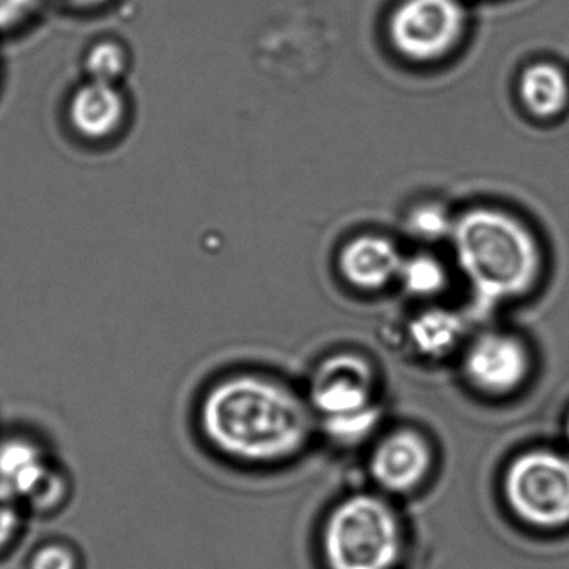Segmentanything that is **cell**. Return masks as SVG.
<instances>
[{"instance_id":"6da1fadb","label":"cell","mask_w":569,"mask_h":569,"mask_svg":"<svg viewBox=\"0 0 569 569\" xmlns=\"http://www.w3.org/2000/svg\"><path fill=\"white\" fill-rule=\"evenodd\" d=\"M209 441L231 458L274 462L291 458L311 436L305 402L284 386L238 376L214 386L201 409Z\"/></svg>"},{"instance_id":"7a4b0ae2","label":"cell","mask_w":569,"mask_h":569,"mask_svg":"<svg viewBox=\"0 0 569 569\" xmlns=\"http://www.w3.org/2000/svg\"><path fill=\"white\" fill-rule=\"evenodd\" d=\"M456 264L479 301H516L538 284L541 248L518 216L479 206L455 218L451 238Z\"/></svg>"},{"instance_id":"3957f363","label":"cell","mask_w":569,"mask_h":569,"mask_svg":"<svg viewBox=\"0 0 569 569\" xmlns=\"http://www.w3.org/2000/svg\"><path fill=\"white\" fill-rule=\"evenodd\" d=\"M322 552L329 569H395L402 552L395 509L375 495L342 499L326 519Z\"/></svg>"},{"instance_id":"277c9868","label":"cell","mask_w":569,"mask_h":569,"mask_svg":"<svg viewBox=\"0 0 569 569\" xmlns=\"http://www.w3.org/2000/svg\"><path fill=\"white\" fill-rule=\"evenodd\" d=\"M505 498L516 518L538 529L569 525V458L549 449H532L506 469Z\"/></svg>"},{"instance_id":"5b68a950","label":"cell","mask_w":569,"mask_h":569,"mask_svg":"<svg viewBox=\"0 0 569 569\" xmlns=\"http://www.w3.org/2000/svg\"><path fill=\"white\" fill-rule=\"evenodd\" d=\"M466 28L461 0H402L389 18L388 39L405 61L436 64L458 49Z\"/></svg>"},{"instance_id":"8992f818","label":"cell","mask_w":569,"mask_h":569,"mask_svg":"<svg viewBox=\"0 0 569 569\" xmlns=\"http://www.w3.org/2000/svg\"><path fill=\"white\" fill-rule=\"evenodd\" d=\"M528 371V349L521 339L506 332L489 331L478 336L465 356L466 378L486 395L502 396L515 391Z\"/></svg>"},{"instance_id":"52a82bcc","label":"cell","mask_w":569,"mask_h":569,"mask_svg":"<svg viewBox=\"0 0 569 569\" xmlns=\"http://www.w3.org/2000/svg\"><path fill=\"white\" fill-rule=\"evenodd\" d=\"M371 366L356 355L326 359L312 378L311 402L322 419L361 411L372 405Z\"/></svg>"},{"instance_id":"ba28073f","label":"cell","mask_w":569,"mask_h":569,"mask_svg":"<svg viewBox=\"0 0 569 569\" xmlns=\"http://www.w3.org/2000/svg\"><path fill=\"white\" fill-rule=\"evenodd\" d=\"M369 468L386 491L409 492L425 481L431 468V449L421 435L402 429L376 446Z\"/></svg>"},{"instance_id":"9c48e42d","label":"cell","mask_w":569,"mask_h":569,"mask_svg":"<svg viewBox=\"0 0 569 569\" xmlns=\"http://www.w3.org/2000/svg\"><path fill=\"white\" fill-rule=\"evenodd\" d=\"M405 256L389 238L362 234L346 242L339 252L342 279L359 291H381L398 281Z\"/></svg>"},{"instance_id":"30bf717a","label":"cell","mask_w":569,"mask_h":569,"mask_svg":"<svg viewBox=\"0 0 569 569\" xmlns=\"http://www.w3.org/2000/svg\"><path fill=\"white\" fill-rule=\"evenodd\" d=\"M126 102L118 84L89 81L72 96L69 121L72 128L91 141L111 138L124 121Z\"/></svg>"},{"instance_id":"8fae6325","label":"cell","mask_w":569,"mask_h":569,"mask_svg":"<svg viewBox=\"0 0 569 569\" xmlns=\"http://www.w3.org/2000/svg\"><path fill=\"white\" fill-rule=\"evenodd\" d=\"M522 108L538 119H551L565 111L569 84L558 66L535 62L522 71L518 82Z\"/></svg>"},{"instance_id":"7c38bea8","label":"cell","mask_w":569,"mask_h":569,"mask_svg":"<svg viewBox=\"0 0 569 569\" xmlns=\"http://www.w3.org/2000/svg\"><path fill=\"white\" fill-rule=\"evenodd\" d=\"M52 469L44 452L26 439H9L0 445V485L28 499L41 488Z\"/></svg>"},{"instance_id":"4fadbf2b","label":"cell","mask_w":569,"mask_h":569,"mask_svg":"<svg viewBox=\"0 0 569 569\" xmlns=\"http://www.w3.org/2000/svg\"><path fill=\"white\" fill-rule=\"evenodd\" d=\"M408 335L419 355L442 358L461 341L465 321L451 309L429 308L412 318Z\"/></svg>"},{"instance_id":"5bb4252c","label":"cell","mask_w":569,"mask_h":569,"mask_svg":"<svg viewBox=\"0 0 569 569\" xmlns=\"http://www.w3.org/2000/svg\"><path fill=\"white\" fill-rule=\"evenodd\" d=\"M406 295L416 299H432L448 289L449 272L445 262L431 252L405 256L398 281Z\"/></svg>"},{"instance_id":"9a60e30c","label":"cell","mask_w":569,"mask_h":569,"mask_svg":"<svg viewBox=\"0 0 569 569\" xmlns=\"http://www.w3.org/2000/svg\"><path fill=\"white\" fill-rule=\"evenodd\" d=\"M455 218L435 202L416 206L406 218L409 236L422 242H439L451 238Z\"/></svg>"},{"instance_id":"2e32d148","label":"cell","mask_w":569,"mask_h":569,"mask_svg":"<svg viewBox=\"0 0 569 569\" xmlns=\"http://www.w3.org/2000/svg\"><path fill=\"white\" fill-rule=\"evenodd\" d=\"M126 68L128 59L124 49L114 42L96 44L86 58V69L91 81L118 84L119 79L124 76Z\"/></svg>"},{"instance_id":"e0dca14e","label":"cell","mask_w":569,"mask_h":569,"mask_svg":"<svg viewBox=\"0 0 569 569\" xmlns=\"http://www.w3.org/2000/svg\"><path fill=\"white\" fill-rule=\"evenodd\" d=\"M325 431L339 442H358L371 435L379 422V409L376 406L349 412V415L325 418Z\"/></svg>"},{"instance_id":"ac0fdd59","label":"cell","mask_w":569,"mask_h":569,"mask_svg":"<svg viewBox=\"0 0 569 569\" xmlns=\"http://www.w3.org/2000/svg\"><path fill=\"white\" fill-rule=\"evenodd\" d=\"M21 499L0 485V549L6 548L14 539L21 525Z\"/></svg>"},{"instance_id":"d6986e66","label":"cell","mask_w":569,"mask_h":569,"mask_svg":"<svg viewBox=\"0 0 569 569\" xmlns=\"http://www.w3.org/2000/svg\"><path fill=\"white\" fill-rule=\"evenodd\" d=\"M74 552L62 545H49L39 549L31 561V569H76Z\"/></svg>"},{"instance_id":"ffe728a7","label":"cell","mask_w":569,"mask_h":569,"mask_svg":"<svg viewBox=\"0 0 569 569\" xmlns=\"http://www.w3.org/2000/svg\"><path fill=\"white\" fill-rule=\"evenodd\" d=\"M38 6L39 0H0V31H11L24 24Z\"/></svg>"},{"instance_id":"44dd1931","label":"cell","mask_w":569,"mask_h":569,"mask_svg":"<svg viewBox=\"0 0 569 569\" xmlns=\"http://www.w3.org/2000/svg\"><path fill=\"white\" fill-rule=\"evenodd\" d=\"M66 496V481L59 472L52 471L48 476L41 488L29 498L34 508L38 509H51L58 506Z\"/></svg>"},{"instance_id":"7402d4cb","label":"cell","mask_w":569,"mask_h":569,"mask_svg":"<svg viewBox=\"0 0 569 569\" xmlns=\"http://www.w3.org/2000/svg\"><path fill=\"white\" fill-rule=\"evenodd\" d=\"M68 2L69 4L76 6V8L94 9L101 8V6H104L109 0H68Z\"/></svg>"},{"instance_id":"603a6c76","label":"cell","mask_w":569,"mask_h":569,"mask_svg":"<svg viewBox=\"0 0 569 569\" xmlns=\"http://www.w3.org/2000/svg\"><path fill=\"white\" fill-rule=\"evenodd\" d=\"M566 439H568V442H569V415H568V419H566Z\"/></svg>"}]
</instances>
